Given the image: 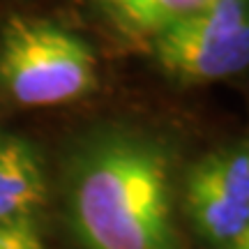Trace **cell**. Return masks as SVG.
Segmentation results:
<instances>
[{
    "mask_svg": "<svg viewBox=\"0 0 249 249\" xmlns=\"http://www.w3.org/2000/svg\"><path fill=\"white\" fill-rule=\"evenodd\" d=\"M152 58L178 83H213L249 67V0H208L152 39Z\"/></svg>",
    "mask_w": 249,
    "mask_h": 249,
    "instance_id": "3957f363",
    "label": "cell"
},
{
    "mask_svg": "<svg viewBox=\"0 0 249 249\" xmlns=\"http://www.w3.org/2000/svg\"><path fill=\"white\" fill-rule=\"evenodd\" d=\"M46 201V180L35 145L14 134H0V226L33 224Z\"/></svg>",
    "mask_w": 249,
    "mask_h": 249,
    "instance_id": "5b68a950",
    "label": "cell"
},
{
    "mask_svg": "<svg viewBox=\"0 0 249 249\" xmlns=\"http://www.w3.org/2000/svg\"><path fill=\"white\" fill-rule=\"evenodd\" d=\"M70 219L83 249H182L171 160L139 129H104L70 171Z\"/></svg>",
    "mask_w": 249,
    "mask_h": 249,
    "instance_id": "6da1fadb",
    "label": "cell"
},
{
    "mask_svg": "<svg viewBox=\"0 0 249 249\" xmlns=\"http://www.w3.org/2000/svg\"><path fill=\"white\" fill-rule=\"evenodd\" d=\"M222 249H249V226L235 238V240H231L229 245H224Z\"/></svg>",
    "mask_w": 249,
    "mask_h": 249,
    "instance_id": "ba28073f",
    "label": "cell"
},
{
    "mask_svg": "<svg viewBox=\"0 0 249 249\" xmlns=\"http://www.w3.org/2000/svg\"><path fill=\"white\" fill-rule=\"evenodd\" d=\"M185 210L196 231L229 245L249 226V141L224 145L196 161L185 180Z\"/></svg>",
    "mask_w": 249,
    "mask_h": 249,
    "instance_id": "277c9868",
    "label": "cell"
},
{
    "mask_svg": "<svg viewBox=\"0 0 249 249\" xmlns=\"http://www.w3.org/2000/svg\"><path fill=\"white\" fill-rule=\"evenodd\" d=\"M97 88L92 46L49 18L12 17L0 30V90L21 107H58Z\"/></svg>",
    "mask_w": 249,
    "mask_h": 249,
    "instance_id": "7a4b0ae2",
    "label": "cell"
},
{
    "mask_svg": "<svg viewBox=\"0 0 249 249\" xmlns=\"http://www.w3.org/2000/svg\"><path fill=\"white\" fill-rule=\"evenodd\" d=\"M0 249H44L35 224L0 226Z\"/></svg>",
    "mask_w": 249,
    "mask_h": 249,
    "instance_id": "52a82bcc",
    "label": "cell"
},
{
    "mask_svg": "<svg viewBox=\"0 0 249 249\" xmlns=\"http://www.w3.org/2000/svg\"><path fill=\"white\" fill-rule=\"evenodd\" d=\"M208 0H88L102 23L124 42L150 44L169 26Z\"/></svg>",
    "mask_w": 249,
    "mask_h": 249,
    "instance_id": "8992f818",
    "label": "cell"
}]
</instances>
